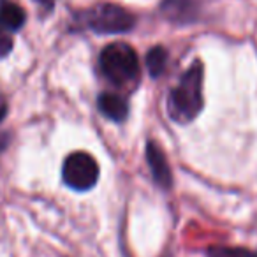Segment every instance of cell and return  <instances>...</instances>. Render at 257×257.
Here are the masks:
<instances>
[{"label": "cell", "mask_w": 257, "mask_h": 257, "mask_svg": "<svg viewBox=\"0 0 257 257\" xmlns=\"http://www.w3.org/2000/svg\"><path fill=\"white\" fill-rule=\"evenodd\" d=\"M203 106V64L196 60L169 92L166 107L173 121L185 125L197 118Z\"/></svg>", "instance_id": "6da1fadb"}, {"label": "cell", "mask_w": 257, "mask_h": 257, "mask_svg": "<svg viewBox=\"0 0 257 257\" xmlns=\"http://www.w3.org/2000/svg\"><path fill=\"white\" fill-rule=\"evenodd\" d=\"M136 27L133 13L116 4H97L72 16V30H90L100 36L125 34Z\"/></svg>", "instance_id": "7a4b0ae2"}, {"label": "cell", "mask_w": 257, "mask_h": 257, "mask_svg": "<svg viewBox=\"0 0 257 257\" xmlns=\"http://www.w3.org/2000/svg\"><path fill=\"white\" fill-rule=\"evenodd\" d=\"M99 69L113 85L123 86L140 76V58L134 48L127 43H111L100 51Z\"/></svg>", "instance_id": "3957f363"}, {"label": "cell", "mask_w": 257, "mask_h": 257, "mask_svg": "<svg viewBox=\"0 0 257 257\" xmlns=\"http://www.w3.org/2000/svg\"><path fill=\"white\" fill-rule=\"evenodd\" d=\"M62 180L72 190L85 192L95 187L99 180V164L86 152H74L67 155L62 166Z\"/></svg>", "instance_id": "277c9868"}, {"label": "cell", "mask_w": 257, "mask_h": 257, "mask_svg": "<svg viewBox=\"0 0 257 257\" xmlns=\"http://www.w3.org/2000/svg\"><path fill=\"white\" fill-rule=\"evenodd\" d=\"M147 162L150 168L152 178L161 189L169 190L173 185V173L169 168V162L166 159V154L159 147L157 141H148L147 143Z\"/></svg>", "instance_id": "5b68a950"}, {"label": "cell", "mask_w": 257, "mask_h": 257, "mask_svg": "<svg viewBox=\"0 0 257 257\" xmlns=\"http://www.w3.org/2000/svg\"><path fill=\"white\" fill-rule=\"evenodd\" d=\"M161 13L171 23L189 25L199 16V4L197 0H162Z\"/></svg>", "instance_id": "8992f818"}, {"label": "cell", "mask_w": 257, "mask_h": 257, "mask_svg": "<svg viewBox=\"0 0 257 257\" xmlns=\"http://www.w3.org/2000/svg\"><path fill=\"white\" fill-rule=\"evenodd\" d=\"M97 107L99 111L111 121H123L128 116V102L118 93L102 92L97 97Z\"/></svg>", "instance_id": "52a82bcc"}, {"label": "cell", "mask_w": 257, "mask_h": 257, "mask_svg": "<svg viewBox=\"0 0 257 257\" xmlns=\"http://www.w3.org/2000/svg\"><path fill=\"white\" fill-rule=\"evenodd\" d=\"M25 11L11 0H0V27L9 32H16L25 25Z\"/></svg>", "instance_id": "ba28073f"}, {"label": "cell", "mask_w": 257, "mask_h": 257, "mask_svg": "<svg viewBox=\"0 0 257 257\" xmlns=\"http://www.w3.org/2000/svg\"><path fill=\"white\" fill-rule=\"evenodd\" d=\"M166 65H168V51H166V48L155 46L147 53V67L152 78L162 76V72L166 71Z\"/></svg>", "instance_id": "9c48e42d"}, {"label": "cell", "mask_w": 257, "mask_h": 257, "mask_svg": "<svg viewBox=\"0 0 257 257\" xmlns=\"http://www.w3.org/2000/svg\"><path fill=\"white\" fill-rule=\"evenodd\" d=\"M208 257H257V252L241 246H210L206 250Z\"/></svg>", "instance_id": "30bf717a"}, {"label": "cell", "mask_w": 257, "mask_h": 257, "mask_svg": "<svg viewBox=\"0 0 257 257\" xmlns=\"http://www.w3.org/2000/svg\"><path fill=\"white\" fill-rule=\"evenodd\" d=\"M13 48H15L13 36L9 34V30H6L4 27H0V58L8 57L13 51Z\"/></svg>", "instance_id": "8fae6325"}, {"label": "cell", "mask_w": 257, "mask_h": 257, "mask_svg": "<svg viewBox=\"0 0 257 257\" xmlns=\"http://www.w3.org/2000/svg\"><path fill=\"white\" fill-rule=\"evenodd\" d=\"M9 143H11V136L8 133H0V155L8 150Z\"/></svg>", "instance_id": "7c38bea8"}, {"label": "cell", "mask_w": 257, "mask_h": 257, "mask_svg": "<svg viewBox=\"0 0 257 257\" xmlns=\"http://www.w3.org/2000/svg\"><path fill=\"white\" fill-rule=\"evenodd\" d=\"M8 111H9V106L8 102H6V99L2 95H0V123L6 120V116H8Z\"/></svg>", "instance_id": "4fadbf2b"}, {"label": "cell", "mask_w": 257, "mask_h": 257, "mask_svg": "<svg viewBox=\"0 0 257 257\" xmlns=\"http://www.w3.org/2000/svg\"><path fill=\"white\" fill-rule=\"evenodd\" d=\"M34 2L39 4L44 11H51V9L55 8V4H57V0H34Z\"/></svg>", "instance_id": "5bb4252c"}]
</instances>
